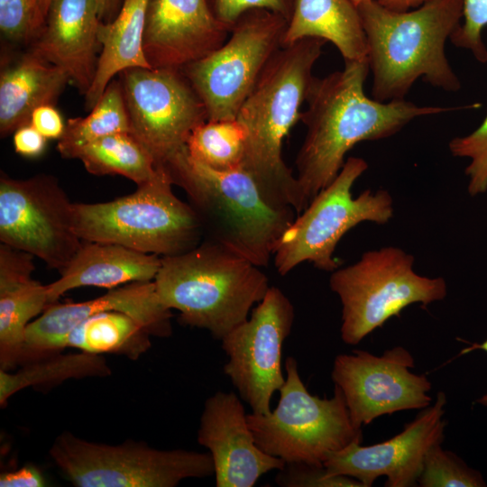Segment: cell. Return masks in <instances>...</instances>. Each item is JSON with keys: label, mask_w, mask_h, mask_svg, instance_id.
Returning <instances> with one entry per match:
<instances>
[{"label": "cell", "mask_w": 487, "mask_h": 487, "mask_svg": "<svg viewBox=\"0 0 487 487\" xmlns=\"http://www.w3.org/2000/svg\"><path fill=\"white\" fill-rule=\"evenodd\" d=\"M122 74L131 133L162 166L208 120L206 106L181 69L133 68Z\"/></svg>", "instance_id": "13"}, {"label": "cell", "mask_w": 487, "mask_h": 487, "mask_svg": "<svg viewBox=\"0 0 487 487\" xmlns=\"http://www.w3.org/2000/svg\"><path fill=\"white\" fill-rule=\"evenodd\" d=\"M326 41L304 38L283 45L270 60L242 105L236 119L246 128L243 168L256 180L274 206L299 212L298 183L282 159V142L301 118L313 67Z\"/></svg>", "instance_id": "3"}, {"label": "cell", "mask_w": 487, "mask_h": 487, "mask_svg": "<svg viewBox=\"0 0 487 487\" xmlns=\"http://www.w3.org/2000/svg\"><path fill=\"white\" fill-rule=\"evenodd\" d=\"M294 318L289 299L270 286L249 317L221 340L227 356L224 372L253 413H269L273 394L285 381L281 350Z\"/></svg>", "instance_id": "14"}, {"label": "cell", "mask_w": 487, "mask_h": 487, "mask_svg": "<svg viewBox=\"0 0 487 487\" xmlns=\"http://www.w3.org/2000/svg\"><path fill=\"white\" fill-rule=\"evenodd\" d=\"M356 6H358L359 5L364 3V2H367V1H371V0H351Z\"/></svg>", "instance_id": "44"}, {"label": "cell", "mask_w": 487, "mask_h": 487, "mask_svg": "<svg viewBox=\"0 0 487 487\" xmlns=\"http://www.w3.org/2000/svg\"><path fill=\"white\" fill-rule=\"evenodd\" d=\"M173 185L187 193L204 238L266 267L294 221L296 211L270 203L245 169L216 170L188 153L186 146L162 165Z\"/></svg>", "instance_id": "4"}, {"label": "cell", "mask_w": 487, "mask_h": 487, "mask_svg": "<svg viewBox=\"0 0 487 487\" xmlns=\"http://www.w3.org/2000/svg\"><path fill=\"white\" fill-rule=\"evenodd\" d=\"M131 133L130 119L122 84L111 81L84 117L69 118L57 149L63 158L78 159L88 144L110 134Z\"/></svg>", "instance_id": "28"}, {"label": "cell", "mask_w": 487, "mask_h": 487, "mask_svg": "<svg viewBox=\"0 0 487 487\" xmlns=\"http://www.w3.org/2000/svg\"><path fill=\"white\" fill-rule=\"evenodd\" d=\"M30 124L47 140H60L66 127L60 113L53 105L36 107L31 115Z\"/></svg>", "instance_id": "37"}, {"label": "cell", "mask_w": 487, "mask_h": 487, "mask_svg": "<svg viewBox=\"0 0 487 487\" xmlns=\"http://www.w3.org/2000/svg\"><path fill=\"white\" fill-rule=\"evenodd\" d=\"M73 203L50 175L0 177V241L61 272L82 240L73 227Z\"/></svg>", "instance_id": "12"}, {"label": "cell", "mask_w": 487, "mask_h": 487, "mask_svg": "<svg viewBox=\"0 0 487 487\" xmlns=\"http://www.w3.org/2000/svg\"><path fill=\"white\" fill-rule=\"evenodd\" d=\"M106 310L130 315L151 335L167 337L172 332L171 309L160 299L154 281L131 282L87 301L49 305L26 327L25 354L64 348L65 339L75 326L88 317Z\"/></svg>", "instance_id": "18"}, {"label": "cell", "mask_w": 487, "mask_h": 487, "mask_svg": "<svg viewBox=\"0 0 487 487\" xmlns=\"http://www.w3.org/2000/svg\"><path fill=\"white\" fill-rule=\"evenodd\" d=\"M69 77L62 69L33 52L2 70L0 76V133L2 137L30 124L32 111L52 105Z\"/></svg>", "instance_id": "22"}, {"label": "cell", "mask_w": 487, "mask_h": 487, "mask_svg": "<svg viewBox=\"0 0 487 487\" xmlns=\"http://www.w3.org/2000/svg\"><path fill=\"white\" fill-rule=\"evenodd\" d=\"M410 352L398 345L375 355L363 350L335 358L331 378L345 398L353 424L362 428L383 415L423 409L432 399L431 382L410 371Z\"/></svg>", "instance_id": "15"}, {"label": "cell", "mask_w": 487, "mask_h": 487, "mask_svg": "<svg viewBox=\"0 0 487 487\" xmlns=\"http://www.w3.org/2000/svg\"><path fill=\"white\" fill-rule=\"evenodd\" d=\"M207 5L221 23L232 29L236 20L252 9H266L290 20L295 0H206Z\"/></svg>", "instance_id": "36"}, {"label": "cell", "mask_w": 487, "mask_h": 487, "mask_svg": "<svg viewBox=\"0 0 487 487\" xmlns=\"http://www.w3.org/2000/svg\"><path fill=\"white\" fill-rule=\"evenodd\" d=\"M477 349L485 351L487 353V339L482 344H473L471 346L464 348L462 350L461 354H468ZM476 401L479 404L487 407V392L480 397Z\"/></svg>", "instance_id": "42"}, {"label": "cell", "mask_w": 487, "mask_h": 487, "mask_svg": "<svg viewBox=\"0 0 487 487\" xmlns=\"http://www.w3.org/2000/svg\"><path fill=\"white\" fill-rule=\"evenodd\" d=\"M148 0H124L117 16L100 23L97 32L101 51L93 83L85 95L92 108L112 78L133 68H152L143 51V34Z\"/></svg>", "instance_id": "24"}, {"label": "cell", "mask_w": 487, "mask_h": 487, "mask_svg": "<svg viewBox=\"0 0 487 487\" xmlns=\"http://www.w3.org/2000/svg\"><path fill=\"white\" fill-rule=\"evenodd\" d=\"M137 189L102 203H73V227L82 241L120 244L161 257L188 252L204 238L200 219L190 204L172 190L163 166Z\"/></svg>", "instance_id": "6"}, {"label": "cell", "mask_w": 487, "mask_h": 487, "mask_svg": "<svg viewBox=\"0 0 487 487\" xmlns=\"http://www.w3.org/2000/svg\"><path fill=\"white\" fill-rule=\"evenodd\" d=\"M51 1V0H38V19L41 30L44 25Z\"/></svg>", "instance_id": "43"}, {"label": "cell", "mask_w": 487, "mask_h": 487, "mask_svg": "<svg viewBox=\"0 0 487 487\" xmlns=\"http://www.w3.org/2000/svg\"><path fill=\"white\" fill-rule=\"evenodd\" d=\"M275 482L282 487H363L354 478L328 474L324 465L306 463H285Z\"/></svg>", "instance_id": "35"}, {"label": "cell", "mask_w": 487, "mask_h": 487, "mask_svg": "<svg viewBox=\"0 0 487 487\" xmlns=\"http://www.w3.org/2000/svg\"><path fill=\"white\" fill-rule=\"evenodd\" d=\"M49 305L47 285L32 278L0 280L1 369L7 370L25 354L26 327Z\"/></svg>", "instance_id": "25"}, {"label": "cell", "mask_w": 487, "mask_h": 487, "mask_svg": "<svg viewBox=\"0 0 487 487\" xmlns=\"http://www.w3.org/2000/svg\"><path fill=\"white\" fill-rule=\"evenodd\" d=\"M100 23L96 0H51L32 52L66 71L86 95L96 71Z\"/></svg>", "instance_id": "20"}, {"label": "cell", "mask_w": 487, "mask_h": 487, "mask_svg": "<svg viewBox=\"0 0 487 487\" xmlns=\"http://www.w3.org/2000/svg\"><path fill=\"white\" fill-rule=\"evenodd\" d=\"M448 148L454 157L470 161L464 170L469 195L484 194L487 191V115L474 131L453 138Z\"/></svg>", "instance_id": "32"}, {"label": "cell", "mask_w": 487, "mask_h": 487, "mask_svg": "<svg viewBox=\"0 0 487 487\" xmlns=\"http://www.w3.org/2000/svg\"><path fill=\"white\" fill-rule=\"evenodd\" d=\"M367 169L363 158H347L335 179L295 217L272 257L279 274L286 275L304 262L332 272L340 265L334 257L335 248L349 230L363 222L383 225L391 220L393 200L387 190L365 189L352 196L354 184Z\"/></svg>", "instance_id": "9"}, {"label": "cell", "mask_w": 487, "mask_h": 487, "mask_svg": "<svg viewBox=\"0 0 487 487\" xmlns=\"http://www.w3.org/2000/svg\"><path fill=\"white\" fill-rule=\"evenodd\" d=\"M0 31L11 41L35 39L41 32L38 0H0Z\"/></svg>", "instance_id": "34"}, {"label": "cell", "mask_w": 487, "mask_h": 487, "mask_svg": "<svg viewBox=\"0 0 487 487\" xmlns=\"http://www.w3.org/2000/svg\"><path fill=\"white\" fill-rule=\"evenodd\" d=\"M369 72L367 59L345 61L343 69L312 80L300 118L306 134L295 161L299 213L335 179L357 143L388 138L418 117L464 108L370 98L363 88Z\"/></svg>", "instance_id": "1"}, {"label": "cell", "mask_w": 487, "mask_h": 487, "mask_svg": "<svg viewBox=\"0 0 487 487\" xmlns=\"http://www.w3.org/2000/svg\"><path fill=\"white\" fill-rule=\"evenodd\" d=\"M446 404L445 392L438 391L435 402L420 409L393 437L372 446L354 442L331 453L324 462L326 473L354 478L363 487L372 486L381 476L386 487L417 485L427 452L444 440Z\"/></svg>", "instance_id": "16"}, {"label": "cell", "mask_w": 487, "mask_h": 487, "mask_svg": "<svg viewBox=\"0 0 487 487\" xmlns=\"http://www.w3.org/2000/svg\"><path fill=\"white\" fill-rule=\"evenodd\" d=\"M304 38L332 42L345 61L367 59L365 33L351 0H295L283 44Z\"/></svg>", "instance_id": "23"}, {"label": "cell", "mask_w": 487, "mask_h": 487, "mask_svg": "<svg viewBox=\"0 0 487 487\" xmlns=\"http://www.w3.org/2000/svg\"><path fill=\"white\" fill-rule=\"evenodd\" d=\"M161 302L179 311L182 324L222 340L250 316L270 288L259 266L204 239L191 250L161 257L154 279Z\"/></svg>", "instance_id": "5"}, {"label": "cell", "mask_w": 487, "mask_h": 487, "mask_svg": "<svg viewBox=\"0 0 487 487\" xmlns=\"http://www.w3.org/2000/svg\"><path fill=\"white\" fill-rule=\"evenodd\" d=\"M86 170L94 175H121L137 186L157 174L155 160L131 133H117L87 145L78 154Z\"/></svg>", "instance_id": "27"}, {"label": "cell", "mask_w": 487, "mask_h": 487, "mask_svg": "<svg viewBox=\"0 0 487 487\" xmlns=\"http://www.w3.org/2000/svg\"><path fill=\"white\" fill-rule=\"evenodd\" d=\"M109 373L110 370L103 357L85 352L32 363L14 373L1 369L0 403L4 405L14 393L29 386L60 382L69 378L106 376Z\"/></svg>", "instance_id": "30"}, {"label": "cell", "mask_w": 487, "mask_h": 487, "mask_svg": "<svg viewBox=\"0 0 487 487\" xmlns=\"http://www.w3.org/2000/svg\"><path fill=\"white\" fill-rule=\"evenodd\" d=\"M357 8L366 37L372 98L404 99L418 78L447 92L461 88L446 42L461 23L462 0H433L408 11L371 0Z\"/></svg>", "instance_id": "2"}, {"label": "cell", "mask_w": 487, "mask_h": 487, "mask_svg": "<svg viewBox=\"0 0 487 487\" xmlns=\"http://www.w3.org/2000/svg\"><path fill=\"white\" fill-rule=\"evenodd\" d=\"M442 443L432 446L427 452L418 484L421 487H482V475L469 467L455 454L445 450Z\"/></svg>", "instance_id": "31"}, {"label": "cell", "mask_w": 487, "mask_h": 487, "mask_svg": "<svg viewBox=\"0 0 487 487\" xmlns=\"http://www.w3.org/2000/svg\"><path fill=\"white\" fill-rule=\"evenodd\" d=\"M46 140L31 124L16 129L13 136L15 152L28 158L40 156L45 149Z\"/></svg>", "instance_id": "38"}, {"label": "cell", "mask_w": 487, "mask_h": 487, "mask_svg": "<svg viewBox=\"0 0 487 487\" xmlns=\"http://www.w3.org/2000/svg\"><path fill=\"white\" fill-rule=\"evenodd\" d=\"M198 443L213 459L216 487H253L262 475L285 465L257 446L244 407L233 392L216 391L207 399Z\"/></svg>", "instance_id": "17"}, {"label": "cell", "mask_w": 487, "mask_h": 487, "mask_svg": "<svg viewBox=\"0 0 487 487\" xmlns=\"http://www.w3.org/2000/svg\"><path fill=\"white\" fill-rule=\"evenodd\" d=\"M413 264V255L386 246L367 251L354 264L331 272L329 287L342 304L344 343L358 345L407 307H426L446 297L445 279L419 275Z\"/></svg>", "instance_id": "7"}, {"label": "cell", "mask_w": 487, "mask_h": 487, "mask_svg": "<svg viewBox=\"0 0 487 487\" xmlns=\"http://www.w3.org/2000/svg\"><path fill=\"white\" fill-rule=\"evenodd\" d=\"M463 23L450 37L457 48L469 51L474 59L487 62V0H462Z\"/></svg>", "instance_id": "33"}, {"label": "cell", "mask_w": 487, "mask_h": 487, "mask_svg": "<svg viewBox=\"0 0 487 487\" xmlns=\"http://www.w3.org/2000/svg\"><path fill=\"white\" fill-rule=\"evenodd\" d=\"M381 5L394 11H408L433 0H377Z\"/></svg>", "instance_id": "41"}, {"label": "cell", "mask_w": 487, "mask_h": 487, "mask_svg": "<svg viewBox=\"0 0 487 487\" xmlns=\"http://www.w3.org/2000/svg\"><path fill=\"white\" fill-rule=\"evenodd\" d=\"M285 369L276 408L267 414H247L262 450L285 463L324 465L331 453L362 443V428L353 424L337 386L332 398H320L308 391L295 358H287Z\"/></svg>", "instance_id": "8"}, {"label": "cell", "mask_w": 487, "mask_h": 487, "mask_svg": "<svg viewBox=\"0 0 487 487\" xmlns=\"http://www.w3.org/2000/svg\"><path fill=\"white\" fill-rule=\"evenodd\" d=\"M289 21L266 9L244 13L225 42L180 68L203 101L208 120L235 119L272 56L284 45Z\"/></svg>", "instance_id": "11"}, {"label": "cell", "mask_w": 487, "mask_h": 487, "mask_svg": "<svg viewBox=\"0 0 487 487\" xmlns=\"http://www.w3.org/2000/svg\"><path fill=\"white\" fill-rule=\"evenodd\" d=\"M50 455L78 487H174L188 478L215 473L210 454L159 450L133 441L110 446L60 434Z\"/></svg>", "instance_id": "10"}, {"label": "cell", "mask_w": 487, "mask_h": 487, "mask_svg": "<svg viewBox=\"0 0 487 487\" xmlns=\"http://www.w3.org/2000/svg\"><path fill=\"white\" fill-rule=\"evenodd\" d=\"M161 257L128 247L103 242L82 241L81 246L61 271L47 285L49 303L53 304L67 291L94 286L114 289L137 281L154 280Z\"/></svg>", "instance_id": "21"}, {"label": "cell", "mask_w": 487, "mask_h": 487, "mask_svg": "<svg viewBox=\"0 0 487 487\" xmlns=\"http://www.w3.org/2000/svg\"><path fill=\"white\" fill-rule=\"evenodd\" d=\"M230 31L206 0H148L144 54L152 68L180 69L221 47Z\"/></svg>", "instance_id": "19"}, {"label": "cell", "mask_w": 487, "mask_h": 487, "mask_svg": "<svg viewBox=\"0 0 487 487\" xmlns=\"http://www.w3.org/2000/svg\"><path fill=\"white\" fill-rule=\"evenodd\" d=\"M1 487H42L46 481L41 472L33 465H26L16 471L0 475Z\"/></svg>", "instance_id": "39"}, {"label": "cell", "mask_w": 487, "mask_h": 487, "mask_svg": "<svg viewBox=\"0 0 487 487\" xmlns=\"http://www.w3.org/2000/svg\"><path fill=\"white\" fill-rule=\"evenodd\" d=\"M124 0H96L98 15L102 23L114 20L122 7Z\"/></svg>", "instance_id": "40"}, {"label": "cell", "mask_w": 487, "mask_h": 487, "mask_svg": "<svg viewBox=\"0 0 487 487\" xmlns=\"http://www.w3.org/2000/svg\"><path fill=\"white\" fill-rule=\"evenodd\" d=\"M247 131L238 119L207 120L189 134L186 149L196 161L216 170L243 167Z\"/></svg>", "instance_id": "29"}, {"label": "cell", "mask_w": 487, "mask_h": 487, "mask_svg": "<svg viewBox=\"0 0 487 487\" xmlns=\"http://www.w3.org/2000/svg\"><path fill=\"white\" fill-rule=\"evenodd\" d=\"M146 329L130 315L106 310L96 313L75 326L64 347H75L93 354H119L136 359L150 346Z\"/></svg>", "instance_id": "26"}]
</instances>
